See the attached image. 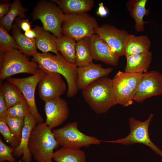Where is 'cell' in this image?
Returning <instances> with one entry per match:
<instances>
[{
	"label": "cell",
	"mask_w": 162,
	"mask_h": 162,
	"mask_svg": "<svg viewBox=\"0 0 162 162\" xmlns=\"http://www.w3.org/2000/svg\"><path fill=\"white\" fill-rule=\"evenodd\" d=\"M32 57L33 61L46 73H56L64 77L68 85V97L76 95L79 89L77 85V67L74 64L68 61L59 52L55 55L49 52H37Z\"/></svg>",
	"instance_id": "cell-1"
},
{
	"label": "cell",
	"mask_w": 162,
	"mask_h": 162,
	"mask_svg": "<svg viewBox=\"0 0 162 162\" xmlns=\"http://www.w3.org/2000/svg\"><path fill=\"white\" fill-rule=\"evenodd\" d=\"M82 90L84 100L97 114L105 113L117 104L112 80L107 76L96 80Z\"/></svg>",
	"instance_id": "cell-2"
},
{
	"label": "cell",
	"mask_w": 162,
	"mask_h": 162,
	"mask_svg": "<svg viewBox=\"0 0 162 162\" xmlns=\"http://www.w3.org/2000/svg\"><path fill=\"white\" fill-rule=\"evenodd\" d=\"M59 146L52 129L45 122L38 123L32 130L28 148L37 162H46L52 160L54 150Z\"/></svg>",
	"instance_id": "cell-3"
},
{
	"label": "cell",
	"mask_w": 162,
	"mask_h": 162,
	"mask_svg": "<svg viewBox=\"0 0 162 162\" xmlns=\"http://www.w3.org/2000/svg\"><path fill=\"white\" fill-rule=\"evenodd\" d=\"M42 71L36 62L30 61L27 56L18 50L0 52V79L2 80L17 74L33 75Z\"/></svg>",
	"instance_id": "cell-4"
},
{
	"label": "cell",
	"mask_w": 162,
	"mask_h": 162,
	"mask_svg": "<svg viewBox=\"0 0 162 162\" xmlns=\"http://www.w3.org/2000/svg\"><path fill=\"white\" fill-rule=\"evenodd\" d=\"M98 26L96 19L87 12L66 14L62 26V33L77 41L86 37L91 38Z\"/></svg>",
	"instance_id": "cell-5"
},
{
	"label": "cell",
	"mask_w": 162,
	"mask_h": 162,
	"mask_svg": "<svg viewBox=\"0 0 162 162\" xmlns=\"http://www.w3.org/2000/svg\"><path fill=\"white\" fill-rule=\"evenodd\" d=\"M64 14L55 3L51 1H40L35 6L32 13L34 20H40L43 27L56 38L62 34V26Z\"/></svg>",
	"instance_id": "cell-6"
},
{
	"label": "cell",
	"mask_w": 162,
	"mask_h": 162,
	"mask_svg": "<svg viewBox=\"0 0 162 162\" xmlns=\"http://www.w3.org/2000/svg\"><path fill=\"white\" fill-rule=\"evenodd\" d=\"M76 121L66 124L62 128L52 130L59 145L73 149H80L91 145H98L101 140L94 136L87 135L78 128Z\"/></svg>",
	"instance_id": "cell-7"
},
{
	"label": "cell",
	"mask_w": 162,
	"mask_h": 162,
	"mask_svg": "<svg viewBox=\"0 0 162 162\" xmlns=\"http://www.w3.org/2000/svg\"><path fill=\"white\" fill-rule=\"evenodd\" d=\"M143 74L118 71L112 79L117 104L127 107L133 104V97Z\"/></svg>",
	"instance_id": "cell-8"
},
{
	"label": "cell",
	"mask_w": 162,
	"mask_h": 162,
	"mask_svg": "<svg viewBox=\"0 0 162 162\" xmlns=\"http://www.w3.org/2000/svg\"><path fill=\"white\" fill-rule=\"evenodd\" d=\"M153 116V114H150L147 119L144 121L130 117L129 119L130 132L128 136L115 140L102 141L126 145L137 143L142 144L149 147L162 158V150L152 142L149 135V127Z\"/></svg>",
	"instance_id": "cell-9"
},
{
	"label": "cell",
	"mask_w": 162,
	"mask_h": 162,
	"mask_svg": "<svg viewBox=\"0 0 162 162\" xmlns=\"http://www.w3.org/2000/svg\"><path fill=\"white\" fill-rule=\"evenodd\" d=\"M46 74L42 70L26 77H10L7 79V81L16 85L21 92L29 106L30 112L36 120L38 123L44 122V120L36 105L35 91L39 82Z\"/></svg>",
	"instance_id": "cell-10"
},
{
	"label": "cell",
	"mask_w": 162,
	"mask_h": 162,
	"mask_svg": "<svg viewBox=\"0 0 162 162\" xmlns=\"http://www.w3.org/2000/svg\"><path fill=\"white\" fill-rule=\"evenodd\" d=\"M118 55L124 56L125 45L130 34L124 29H120L109 24L98 26L94 31Z\"/></svg>",
	"instance_id": "cell-11"
},
{
	"label": "cell",
	"mask_w": 162,
	"mask_h": 162,
	"mask_svg": "<svg viewBox=\"0 0 162 162\" xmlns=\"http://www.w3.org/2000/svg\"><path fill=\"white\" fill-rule=\"evenodd\" d=\"M162 95V74L156 70L144 74L133 98L142 103L152 97Z\"/></svg>",
	"instance_id": "cell-12"
},
{
	"label": "cell",
	"mask_w": 162,
	"mask_h": 162,
	"mask_svg": "<svg viewBox=\"0 0 162 162\" xmlns=\"http://www.w3.org/2000/svg\"><path fill=\"white\" fill-rule=\"evenodd\" d=\"M38 86L39 97L45 102L60 97L67 89L61 75L56 73H46Z\"/></svg>",
	"instance_id": "cell-13"
},
{
	"label": "cell",
	"mask_w": 162,
	"mask_h": 162,
	"mask_svg": "<svg viewBox=\"0 0 162 162\" xmlns=\"http://www.w3.org/2000/svg\"><path fill=\"white\" fill-rule=\"evenodd\" d=\"M45 102V123L50 128L61 125L68 118L69 111L65 100L59 97Z\"/></svg>",
	"instance_id": "cell-14"
},
{
	"label": "cell",
	"mask_w": 162,
	"mask_h": 162,
	"mask_svg": "<svg viewBox=\"0 0 162 162\" xmlns=\"http://www.w3.org/2000/svg\"><path fill=\"white\" fill-rule=\"evenodd\" d=\"M113 68H104L101 65L92 62L77 68V85L78 89L82 90L96 80L107 76L113 70Z\"/></svg>",
	"instance_id": "cell-15"
},
{
	"label": "cell",
	"mask_w": 162,
	"mask_h": 162,
	"mask_svg": "<svg viewBox=\"0 0 162 162\" xmlns=\"http://www.w3.org/2000/svg\"><path fill=\"white\" fill-rule=\"evenodd\" d=\"M90 48L93 59L109 65L117 66L120 57L98 35L90 38Z\"/></svg>",
	"instance_id": "cell-16"
},
{
	"label": "cell",
	"mask_w": 162,
	"mask_h": 162,
	"mask_svg": "<svg viewBox=\"0 0 162 162\" xmlns=\"http://www.w3.org/2000/svg\"><path fill=\"white\" fill-rule=\"evenodd\" d=\"M24 121L20 144L14 148L13 154L17 157L22 156V160L23 162H31L32 154L28 148V142L31 131L38 123L30 112L25 117Z\"/></svg>",
	"instance_id": "cell-17"
},
{
	"label": "cell",
	"mask_w": 162,
	"mask_h": 162,
	"mask_svg": "<svg viewBox=\"0 0 162 162\" xmlns=\"http://www.w3.org/2000/svg\"><path fill=\"white\" fill-rule=\"evenodd\" d=\"M126 58L124 72L127 73L144 74L148 71L152 58V53L147 52L130 56Z\"/></svg>",
	"instance_id": "cell-18"
},
{
	"label": "cell",
	"mask_w": 162,
	"mask_h": 162,
	"mask_svg": "<svg viewBox=\"0 0 162 162\" xmlns=\"http://www.w3.org/2000/svg\"><path fill=\"white\" fill-rule=\"evenodd\" d=\"M147 0H129L126 4L127 9L135 22L134 28L138 32L145 29L143 18L148 14L149 11L146 9Z\"/></svg>",
	"instance_id": "cell-19"
},
{
	"label": "cell",
	"mask_w": 162,
	"mask_h": 162,
	"mask_svg": "<svg viewBox=\"0 0 162 162\" xmlns=\"http://www.w3.org/2000/svg\"><path fill=\"white\" fill-rule=\"evenodd\" d=\"M151 44L147 35L136 36L130 34L125 46L124 56L126 58L130 55L148 52Z\"/></svg>",
	"instance_id": "cell-20"
},
{
	"label": "cell",
	"mask_w": 162,
	"mask_h": 162,
	"mask_svg": "<svg viewBox=\"0 0 162 162\" xmlns=\"http://www.w3.org/2000/svg\"><path fill=\"white\" fill-rule=\"evenodd\" d=\"M36 36L35 38L37 47L42 52L47 53L52 52L58 54L56 45V37L46 30L43 27L35 26L33 28Z\"/></svg>",
	"instance_id": "cell-21"
},
{
	"label": "cell",
	"mask_w": 162,
	"mask_h": 162,
	"mask_svg": "<svg viewBox=\"0 0 162 162\" xmlns=\"http://www.w3.org/2000/svg\"><path fill=\"white\" fill-rule=\"evenodd\" d=\"M64 14L87 12L93 8L94 0H52Z\"/></svg>",
	"instance_id": "cell-22"
},
{
	"label": "cell",
	"mask_w": 162,
	"mask_h": 162,
	"mask_svg": "<svg viewBox=\"0 0 162 162\" xmlns=\"http://www.w3.org/2000/svg\"><path fill=\"white\" fill-rule=\"evenodd\" d=\"M12 34L19 47V50L27 56H32L37 52L35 39L26 37L16 23L13 24Z\"/></svg>",
	"instance_id": "cell-23"
},
{
	"label": "cell",
	"mask_w": 162,
	"mask_h": 162,
	"mask_svg": "<svg viewBox=\"0 0 162 162\" xmlns=\"http://www.w3.org/2000/svg\"><path fill=\"white\" fill-rule=\"evenodd\" d=\"M90 41V38L88 37L76 41L74 64L77 67L83 66L92 62Z\"/></svg>",
	"instance_id": "cell-24"
},
{
	"label": "cell",
	"mask_w": 162,
	"mask_h": 162,
	"mask_svg": "<svg viewBox=\"0 0 162 162\" xmlns=\"http://www.w3.org/2000/svg\"><path fill=\"white\" fill-rule=\"evenodd\" d=\"M76 41L72 37L62 34L56 39V48L68 62L74 64Z\"/></svg>",
	"instance_id": "cell-25"
},
{
	"label": "cell",
	"mask_w": 162,
	"mask_h": 162,
	"mask_svg": "<svg viewBox=\"0 0 162 162\" xmlns=\"http://www.w3.org/2000/svg\"><path fill=\"white\" fill-rule=\"evenodd\" d=\"M53 158L56 162H86L83 151L62 147L54 153Z\"/></svg>",
	"instance_id": "cell-26"
},
{
	"label": "cell",
	"mask_w": 162,
	"mask_h": 162,
	"mask_svg": "<svg viewBox=\"0 0 162 162\" xmlns=\"http://www.w3.org/2000/svg\"><path fill=\"white\" fill-rule=\"evenodd\" d=\"M2 92L8 108L20 103L26 101L20 89L14 84L7 81L1 85Z\"/></svg>",
	"instance_id": "cell-27"
},
{
	"label": "cell",
	"mask_w": 162,
	"mask_h": 162,
	"mask_svg": "<svg viewBox=\"0 0 162 162\" xmlns=\"http://www.w3.org/2000/svg\"><path fill=\"white\" fill-rule=\"evenodd\" d=\"M27 9L23 7L20 1L15 0L11 3L10 10L4 17L0 19V26L4 27L8 31L12 28L14 21L18 18L24 19L26 17L25 13Z\"/></svg>",
	"instance_id": "cell-28"
},
{
	"label": "cell",
	"mask_w": 162,
	"mask_h": 162,
	"mask_svg": "<svg viewBox=\"0 0 162 162\" xmlns=\"http://www.w3.org/2000/svg\"><path fill=\"white\" fill-rule=\"evenodd\" d=\"M7 31L4 27L0 26V52H5L13 49L19 50L14 38Z\"/></svg>",
	"instance_id": "cell-29"
},
{
	"label": "cell",
	"mask_w": 162,
	"mask_h": 162,
	"mask_svg": "<svg viewBox=\"0 0 162 162\" xmlns=\"http://www.w3.org/2000/svg\"><path fill=\"white\" fill-rule=\"evenodd\" d=\"M5 121L12 133L20 142L22 131L24 124V118L6 117Z\"/></svg>",
	"instance_id": "cell-30"
},
{
	"label": "cell",
	"mask_w": 162,
	"mask_h": 162,
	"mask_svg": "<svg viewBox=\"0 0 162 162\" xmlns=\"http://www.w3.org/2000/svg\"><path fill=\"white\" fill-rule=\"evenodd\" d=\"M30 112L29 106L27 102H23L8 108L6 117L24 118Z\"/></svg>",
	"instance_id": "cell-31"
},
{
	"label": "cell",
	"mask_w": 162,
	"mask_h": 162,
	"mask_svg": "<svg viewBox=\"0 0 162 162\" xmlns=\"http://www.w3.org/2000/svg\"><path fill=\"white\" fill-rule=\"evenodd\" d=\"M0 132L5 141L14 148L19 146L20 142L11 131L5 122V118H0Z\"/></svg>",
	"instance_id": "cell-32"
},
{
	"label": "cell",
	"mask_w": 162,
	"mask_h": 162,
	"mask_svg": "<svg viewBox=\"0 0 162 162\" xmlns=\"http://www.w3.org/2000/svg\"><path fill=\"white\" fill-rule=\"evenodd\" d=\"M14 151V148L8 146L4 143L0 137V161H8L14 162L15 158L12 154Z\"/></svg>",
	"instance_id": "cell-33"
},
{
	"label": "cell",
	"mask_w": 162,
	"mask_h": 162,
	"mask_svg": "<svg viewBox=\"0 0 162 162\" xmlns=\"http://www.w3.org/2000/svg\"><path fill=\"white\" fill-rule=\"evenodd\" d=\"M16 24L19 28L25 32L31 29L30 22L28 19L17 18L16 19Z\"/></svg>",
	"instance_id": "cell-34"
},
{
	"label": "cell",
	"mask_w": 162,
	"mask_h": 162,
	"mask_svg": "<svg viewBox=\"0 0 162 162\" xmlns=\"http://www.w3.org/2000/svg\"><path fill=\"white\" fill-rule=\"evenodd\" d=\"M8 108L3 93L0 91V118H5Z\"/></svg>",
	"instance_id": "cell-35"
},
{
	"label": "cell",
	"mask_w": 162,
	"mask_h": 162,
	"mask_svg": "<svg viewBox=\"0 0 162 162\" xmlns=\"http://www.w3.org/2000/svg\"><path fill=\"white\" fill-rule=\"evenodd\" d=\"M11 3H6L0 4V19H1L9 12L11 7Z\"/></svg>",
	"instance_id": "cell-36"
},
{
	"label": "cell",
	"mask_w": 162,
	"mask_h": 162,
	"mask_svg": "<svg viewBox=\"0 0 162 162\" xmlns=\"http://www.w3.org/2000/svg\"><path fill=\"white\" fill-rule=\"evenodd\" d=\"M108 14V11L104 7L103 3L102 2L99 3L98 9L97 12V14L103 17L107 16Z\"/></svg>",
	"instance_id": "cell-37"
},
{
	"label": "cell",
	"mask_w": 162,
	"mask_h": 162,
	"mask_svg": "<svg viewBox=\"0 0 162 162\" xmlns=\"http://www.w3.org/2000/svg\"><path fill=\"white\" fill-rule=\"evenodd\" d=\"M24 34L26 37L30 39L35 38L36 36V33L33 29L25 32Z\"/></svg>",
	"instance_id": "cell-38"
},
{
	"label": "cell",
	"mask_w": 162,
	"mask_h": 162,
	"mask_svg": "<svg viewBox=\"0 0 162 162\" xmlns=\"http://www.w3.org/2000/svg\"><path fill=\"white\" fill-rule=\"evenodd\" d=\"M46 162H53L52 160H49Z\"/></svg>",
	"instance_id": "cell-39"
}]
</instances>
